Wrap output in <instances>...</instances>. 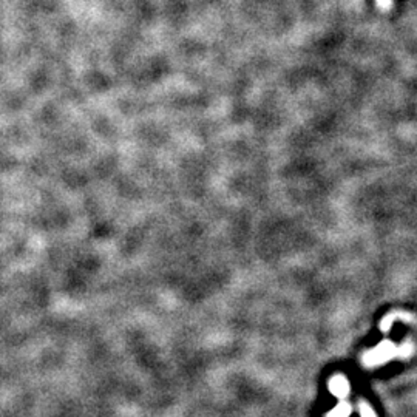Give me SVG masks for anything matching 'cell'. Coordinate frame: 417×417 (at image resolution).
<instances>
[{
    "label": "cell",
    "mask_w": 417,
    "mask_h": 417,
    "mask_svg": "<svg viewBox=\"0 0 417 417\" xmlns=\"http://www.w3.org/2000/svg\"><path fill=\"white\" fill-rule=\"evenodd\" d=\"M391 3H393V0H377L378 8H382V10H388Z\"/></svg>",
    "instance_id": "cell-1"
}]
</instances>
